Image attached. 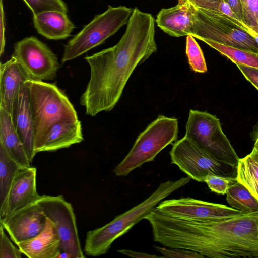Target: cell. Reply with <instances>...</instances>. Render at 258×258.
<instances>
[{
    "instance_id": "obj_1",
    "label": "cell",
    "mask_w": 258,
    "mask_h": 258,
    "mask_svg": "<svg viewBox=\"0 0 258 258\" xmlns=\"http://www.w3.org/2000/svg\"><path fill=\"white\" fill-rule=\"evenodd\" d=\"M155 22L151 14L135 8L116 45L84 57L90 78L80 103L87 115L112 110L137 67L157 51Z\"/></svg>"
},
{
    "instance_id": "obj_2",
    "label": "cell",
    "mask_w": 258,
    "mask_h": 258,
    "mask_svg": "<svg viewBox=\"0 0 258 258\" xmlns=\"http://www.w3.org/2000/svg\"><path fill=\"white\" fill-rule=\"evenodd\" d=\"M145 219L155 241L211 258H258V211L205 220L171 217L155 209Z\"/></svg>"
},
{
    "instance_id": "obj_3",
    "label": "cell",
    "mask_w": 258,
    "mask_h": 258,
    "mask_svg": "<svg viewBox=\"0 0 258 258\" xmlns=\"http://www.w3.org/2000/svg\"><path fill=\"white\" fill-rule=\"evenodd\" d=\"M189 176L162 182L147 198L124 213L115 217L103 226L87 232L84 252L86 255L99 256L106 254L112 243L127 232L141 220L145 219L164 199L190 182Z\"/></svg>"
},
{
    "instance_id": "obj_4",
    "label": "cell",
    "mask_w": 258,
    "mask_h": 258,
    "mask_svg": "<svg viewBox=\"0 0 258 258\" xmlns=\"http://www.w3.org/2000/svg\"><path fill=\"white\" fill-rule=\"evenodd\" d=\"M190 5L193 19L190 35L202 41L209 40L258 54V40L239 21L219 11Z\"/></svg>"
},
{
    "instance_id": "obj_5",
    "label": "cell",
    "mask_w": 258,
    "mask_h": 258,
    "mask_svg": "<svg viewBox=\"0 0 258 258\" xmlns=\"http://www.w3.org/2000/svg\"><path fill=\"white\" fill-rule=\"evenodd\" d=\"M178 130L177 118L159 115L140 133L130 152L115 167L114 174L125 176L144 163L153 161L162 150L176 141Z\"/></svg>"
},
{
    "instance_id": "obj_6",
    "label": "cell",
    "mask_w": 258,
    "mask_h": 258,
    "mask_svg": "<svg viewBox=\"0 0 258 258\" xmlns=\"http://www.w3.org/2000/svg\"><path fill=\"white\" fill-rule=\"evenodd\" d=\"M25 84L29 93L35 141L54 124L78 119L74 106L55 83L29 80Z\"/></svg>"
},
{
    "instance_id": "obj_7",
    "label": "cell",
    "mask_w": 258,
    "mask_h": 258,
    "mask_svg": "<svg viewBox=\"0 0 258 258\" xmlns=\"http://www.w3.org/2000/svg\"><path fill=\"white\" fill-rule=\"evenodd\" d=\"M133 9L125 6H108L97 15L65 45L62 62L72 60L104 43L127 23Z\"/></svg>"
},
{
    "instance_id": "obj_8",
    "label": "cell",
    "mask_w": 258,
    "mask_h": 258,
    "mask_svg": "<svg viewBox=\"0 0 258 258\" xmlns=\"http://www.w3.org/2000/svg\"><path fill=\"white\" fill-rule=\"evenodd\" d=\"M185 136L212 158L237 166L239 158L223 132L219 119L206 111L190 109Z\"/></svg>"
},
{
    "instance_id": "obj_9",
    "label": "cell",
    "mask_w": 258,
    "mask_h": 258,
    "mask_svg": "<svg viewBox=\"0 0 258 258\" xmlns=\"http://www.w3.org/2000/svg\"><path fill=\"white\" fill-rule=\"evenodd\" d=\"M169 154L171 163L198 182L209 174L236 179L237 166L212 158L185 136L174 142Z\"/></svg>"
},
{
    "instance_id": "obj_10",
    "label": "cell",
    "mask_w": 258,
    "mask_h": 258,
    "mask_svg": "<svg viewBox=\"0 0 258 258\" xmlns=\"http://www.w3.org/2000/svg\"><path fill=\"white\" fill-rule=\"evenodd\" d=\"M43 208L46 217L55 224L60 240L61 251L69 253L73 258H84L71 204L62 195L41 196L37 202Z\"/></svg>"
},
{
    "instance_id": "obj_11",
    "label": "cell",
    "mask_w": 258,
    "mask_h": 258,
    "mask_svg": "<svg viewBox=\"0 0 258 258\" xmlns=\"http://www.w3.org/2000/svg\"><path fill=\"white\" fill-rule=\"evenodd\" d=\"M12 56L21 64L32 80H52L60 64L55 54L36 37H26L17 42Z\"/></svg>"
},
{
    "instance_id": "obj_12",
    "label": "cell",
    "mask_w": 258,
    "mask_h": 258,
    "mask_svg": "<svg viewBox=\"0 0 258 258\" xmlns=\"http://www.w3.org/2000/svg\"><path fill=\"white\" fill-rule=\"evenodd\" d=\"M155 209L171 217L193 221L230 217L247 213L224 205L189 197L162 201Z\"/></svg>"
},
{
    "instance_id": "obj_13",
    "label": "cell",
    "mask_w": 258,
    "mask_h": 258,
    "mask_svg": "<svg viewBox=\"0 0 258 258\" xmlns=\"http://www.w3.org/2000/svg\"><path fill=\"white\" fill-rule=\"evenodd\" d=\"M46 220L42 207L35 202L0 219V224L17 245L41 233L46 226Z\"/></svg>"
},
{
    "instance_id": "obj_14",
    "label": "cell",
    "mask_w": 258,
    "mask_h": 258,
    "mask_svg": "<svg viewBox=\"0 0 258 258\" xmlns=\"http://www.w3.org/2000/svg\"><path fill=\"white\" fill-rule=\"evenodd\" d=\"M36 172L35 167L20 168L4 205L0 208V219L37 202L41 196L37 191Z\"/></svg>"
},
{
    "instance_id": "obj_15",
    "label": "cell",
    "mask_w": 258,
    "mask_h": 258,
    "mask_svg": "<svg viewBox=\"0 0 258 258\" xmlns=\"http://www.w3.org/2000/svg\"><path fill=\"white\" fill-rule=\"evenodd\" d=\"M84 140L81 121L70 119L60 121L50 126L35 142L36 154L55 151L68 148Z\"/></svg>"
},
{
    "instance_id": "obj_16",
    "label": "cell",
    "mask_w": 258,
    "mask_h": 258,
    "mask_svg": "<svg viewBox=\"0 0 258 258\" xmlns=\"http://www.w3.org/2000/svg\"><path fill=\"white\" fill-rule=\"evenodd\" d=\"M32 80L21 64L13 56L0 64V108L12 116L21 88Z\"/></svg>"
},
{
    "instance_id": "obj_17",
    "label": "cell",
    "mask_w": 258,
    "mask_h": 258,
    "mask_svg": "<svg viewBox=\"0 0 258 258\" xmlns=\"http://www.w3.org/2000/svg\"><path fill=\"white\" fill-rule=\"evenodd\" d=\"M12 118L16 131L24 145L30 163H32L36 154L35 152V134L29 93L25 83L21 89Z\"/></svg>"
},
{
    "instance_id": "obj_18",
    "label": "cell",
    "mask_w": 258,
    "mask_h": 258,
    "mask_svg": "<svg viewBox=\"0 0 258 258\" xmlns=\"http://www.w3.org/2000/svg\"><path fill=\"white\" fill-rule=\"evenodd\" d=\"M155 21L158 27L171 36L190 35L193 24L191 5L186 0H178L176 6L162 9Z\"/></svg>"
},
{
    "instance_id": "obj_19",
    "label": "cell",
    "mask_w": 258,
    "mask_h": 258,
    "mask_svg": "<svg viewBox=\"0 0 258 258\" xmlns=\"http://www.w3.org/2000/svg\"><path fill=\"white\" fill-rule=\"evenodd\" d=\"M29 258H57L61 251L60 240L54 223L47 217L43 230L35 237L17 245Z\"/></svg>"
},
{
    "instance_id": "obj_20",
    "label": "cell",
    "mask_w": 258,
    "mask_h": 258,
    "mask_svg": "<svg viewBox=\"0 0 258 258\" xmlns=\"http://www.w3.org/2000/svg\"><path fill=\"white\" fill-rule=\"evenodd\" d=\"M34 26L38 33L47 39L60 40L71 35L74 24L67 13L51 11L33 15Z\"/></svg>"
},
{
    "instance_id": "obj_21",
    "label": "cell",
    "mask_w": 258,
    "mask_h": 258,
    "mask_svg": "<svg viewBox=\"0 0 258 258\" xmlns=\"http://www.w3.org/2000/svg\"><path fill=\"white\" fill-rule=\"evenodd\" d=\"M0 144L21 167H30L25 147L15 128L12 116L0 108Z\"/></svg>"
},
{
    "instance_id": "obj_22",
    "label": "cell",
    "mask_w": 258,
    "mask_h": 258,
    "mask_svg": "<svg viewBox=\"0 0 258 258\" xmlns=\"http://www.w3.org/2000/svg\"><path fill=\"white\" fill-rule=\"evenodd\" d=\"M226 200L230 207L245 213L258 211V199L237 181L228 188Z\"/></svg>"
},
{
    "instance_id": "obj_23",
    "label": "cell",
    "mask_w": 258,
    "mask_h": 258,
    "mask_svg": "<svg viewBox=\"0 0 258 258\" xmlns=\"http://www.w3.org/2000/svg\"><path fill=\"white\" fill-rule=\"evenodd\" d=\"M21 167L0 144V208L4 205L14 179Z\"/></svg>"
},
{
    "instance_id": "obj_24",
    "label": "cell",
    "mask_w": 258,
    "mask_h": 258,
    "mask_svg": "<svg viewBox=\"0 0 258 258\" xmlns=\"http://www.w3.org/2000/svg\"><path fill=\"white\" fill-rule=\"evenodd\" d=\"M237 167L236 180L258 199V162L248 154L239 159Z\"/></svg>"
},
{
    "instance_id": "obj_25",
    "label": "cell",
    "mask_w": 258,
    "mask_h": 258,
    "mask_svg": "<svg viewBox=\"0 0 258 258\" xmlns=\"http://www.w3.org/2000/svg\"><path fill=\"white\" fill-rule=\"evenodd\" d=\"M210 47L225 55L236 64L258 68V54L217 43L204 40Z\"/></svg>"
},
{
    "instance_id": "obj_26",
    "label": "cell",
    "mask_w": 258,
    "mask_h": 258,
    "mask_svg": "<svg viewBox=\"0 0 258 258\" xmlns=\"http://www.w3.org/2000/svg\"><path fill=\"white\" fill-rule=\"evenodd\" d=\"M186 54L190 69L196 73H206L207 67L203 51L195 37L188 35L186 38Z\"/></svg>"
},
{
    "instance_id": "obj_27",
    "label": "cell",
    "mask_w": 258,
    "mask_h": 258,
    "mask_svg": "<svg viewBox=\"0 0 258 258\" xmlns=\"http://www.w3.org/2000/svg\"><path fill=\"white\" fill-rule=\"evenodd\" d=\"M33 15L47 11H56L67 13L68 8L62 0H23Z\"/></svg>"
},
{
    "instance_id": "obj_28",
    "label": "cell",
    "mask_w": 258,
    "mask_h": 258,
    "mask_svg": "<svg viewBox=\"0 0 258 258\" xmlns=\"http://www.w3.org/2000/svg\"><path fill=\"white\" fill-rule=\"evenodd\" d=\"M244 14V23L256 37L258 34V0H240Z\"/></svg>"
},
{
    "instance_id": "obj_29",
    "label": "cell",
    "mask_w": 258,
    "mask_h": 258,
    "mask_svg": "<svg viewBox=\"0 0 258 258\" xmlns=\"http://www.w3.org/2000/svg\"><path fill=\"white\" fill-rule=\"evenodd\" d=\"M236 181L235 178L225 177L214 174L208 175L204 180L211 191L220 195L226 194L230 186Z\"/></svg>"
},
{
    "instance_id": "obj_30",
    "label": "cell",
    "mask_w": 258,
    "mask_h": 258,
    "mask_svg": "<svg viewBox=\"0 0 258 258\" xmlns=\"http://www.w3.org/2000/svg\"><path fill=\"white\" fill-rule=\"evenodd\" d=\"M0 258H21L22 252L10 241L0 224Z\"/></svg>"
},
{
    "instance_id": "obj_31",
    "label": "cell",
    "mask_w": 258,
    "mask_h": 258,
    "mask_svg": "<svg viewBox=\"0 0 258 258\" xmlns=\"http://www.w3.org/2000/svg\"><path fill=\"white\" fill-rule=\"evenodd\" d=\"M156 249L161 253L164 257L171 258H204L203 255L197 252L181 248H170L155 246Z\"/></svg>"
},
{
    "instance_id": "obj_32",
    "label": "cell",
    "mask_w": 258,
    "mask_h": 258,
    "mask_svg": "<svg viewBox=\"0 0 258 258\" xmlns=\"http://www.w3.org/2000/svg\"><path fill=\"white\" fill-rule=\"evenodd\" d=\"M245 78L258 90V68L236 64Z\"/></svg>"
},
{
    "instance_id": "obj_33",
    "label": "cell",
    "mask_w": 258,
    "mask_h": 258,
    "mask_svg": "<svg viewBox=\"0 0 258 258\" xmlns=\"http://www.w3.org/2000/svg\"><path fill=\"white\" fill-rule=\"evenodd\" d=\"M195 7L218 11L220 0H186Z\"/></svg>"
},
{
    "instance_id": "obj_34",
    "label": "cell",
    "mask_w": 258,
    "mask_h": 258,
    "mask_svg": "<svg viewBox=\"0 0 258 258\" xmlns=\"http://www.w3.org/2000/svg\"><path fill=\"white\" fill-rule=\"evenodd\" d=\"M224 1L229 5L230 8L236 16L240 22L244 25L243 11L240 0Z\"/></svg>"
},
{
    "instance_id": "obj_35",
    "label": "cell",
    "mask_w": 258,
    "mask_h": 258,
    "mask_svg": "<svg viewBox=\"0 0 258 258\" xmlns=\"http://www.w3.org/2000/svg\"><path fill=\"white\" fill-rule=\"evenodd\" d=\"M0 9H1V19H0V42L1 50L0 54L2 55L5 49V13L3 7V0H0Z\"/></svg>"
},
{
    "instance_id": "obj_36",
    "label": "cell",
    "mask_w": 258,
    "mask_h": 258,
    "mask_svg": "<svg viewBox=\"0 0 258 258\" xmlns=\"http://www.w3.org/2000/svg\"><path fill=\"white\" fill-rule=\"evenodd\" d=\"M117 251L122 254L134 258L164 257L163 256H160L154 254H150L144 252H138L129 249H120L118 250Z\"/></svg>"
},
{
    "instance_id": "obj_37",
    "label": "cell",
    "mask_w": 258,
    "mask_h": 258,
    "mask_svg": "<svg viewBox=\"0 0 258 258\" xmlns=\"http://www.w3.org/2000/svg\"><path fill=\"white\" fill-rule=\"evenodd\" d=\"M57 258H73L71 254L65 251H60Z\"/></svg>"
},
{
    "instance_id": "obj_38",
    "label": "cell",
    "mask_w": 258,
    "mask_h": 258,
    "mask_svg": "<svg viewBox=\"0 0 258 258\" xmlns=\"http://www.w3.org/2000/svg\"><path fill=\"white\" fill-rule=\"evenodd\" d=\"M251 157L258 162V152L252 149L251 152L249 154Z\"/></svg>"
},
{
    "instance_id": "obj_39",
    "label": "cell",
    "mask_w": 258,
    "mask_h": 258,
    "mask_svg": "<svg viewBox=\"0 0 258 258\" xmlns=\"http://www.w3.org/2000/svg\"><path fill=\"white\" fill-rule=\"evenodd\" d=\"M253 149L258 152V135L255 138V143Z\"/></svg>"
},
{
    "instance_id": "obj_40",
    "label": "cell",
    "mask_w": 258,
    "mask_h": 258,
    "mask_svg": "<svg viewBox=\"0 0 258 258\" xmlns=\"http://www.w3.org/2000/svg\"><path fill=\"white\" fill-rule=\"evenodd\" d=\"M255 38H256L257 39V40H258V34L256 35V37H255Z\"/></svg>"
}]
</instances>
